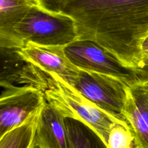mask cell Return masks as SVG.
Returning <instances> with one entry per match:
<instances>
[{"label":"cell","instance_id":"cell-13","mask_svg":"<svg viewBox=\"0 0 148 148\" xmlns=\"http://www.w3.org/2000/svg\"><path fill=\"white\" fill-rule=\"evenodd\" d=\"M70 148H107L98 133L85 123L66 118Z\"/></svg>","mask_w":148,"mask_h":148},{"label":"cell","instance_id":"cell-17","mask_svg":"<svg viewBox=\"0 0 148 148\" xmlns=\"http://www.w3.org/2000/svg\"><path fill=\"white\" fill-rule=\"evenodd\" d=\"M140 52H141V59L148 57V33L142 42Z\"/></svg>","mask_w":148,"mask_h":148},{"label":"cell","instance_id":"cell-14","mask_svg":"<svg viewBox=\"0 0 148 148\" xmlns=\"http://www.w3.org/2000/svg\"><path fill=\"white\" fill-rule=\"evenodd\" d=\"M107 148H135L131 129L119 123L113 125L106 143Z\"/></svg>","mask_w":148,"mask_h":148},{"label":"cell","instance_id":"cell-4","mask_svg":"<svg viewBox=\"0 0 148 148\" xmlns=\"http://www.w3.org/2000/svg\"><path fill=\"white\" fill-rule=\"evenodd\" d=\"M64 51L69 60L80 70L109 75L129 86L140 83L134 68L123 65L95 42L78 40L66 46Z\"/></svg>","mask_w":148,"mask_h":148},{"label":"cell","instance_id":"cell-12","mask_svg":"<svg viewBox=\"0 0 148 148\" xmlns=\"http://www.w3.org/2000/svg\"><path fill=\"white\" fill-rule=\"evenodd\" d=\"M43 107L0 137V148H37L36 133Z\"/></svg>","mask_w":148,"mask_h":148},{"label":"cell","instance_id":"cell-1","mask_svg":"<svg viewBox=\"0 0 148 148\" xmlns=\"http://www.w3.org/2000/svg\"><path fill=\"white\" fill-rule=\"evenodd\" d=\"M62 13L75 20L78 40L93 41L134 68L148 33V0H72Z\"/></svg>","mask_w":148,"mask_h":148},{"label":"cell","instance_id":"cell-3","mask_svg":"<svg viewBox=\"0 0 148 148\" xmlns=\"http://www.w3.org/2000/svg\"><path fill=\"white\" fill-rule=\"evenodd\" d=\"M25 45L27 42L43 46H66L78 41L75 20L64 13H51L33 7L17 28Z\"/></svg>","mask_w":148,"mask_h":148},{"label":"cell","instance_id":"cell-2","mask_svg":"<svg viewBox=\"0 0 148 148\" xmlns=\"http://www.w3.org/2000/svg\"><path fill=\"white\" fill-rule=\"evenodd\" d=\"M46 73L47 86L43 91L46 102L66 118L79 120L89 126L106 145L114 123H119L130 128L127 122L101 109L59 75L54 73Z\"/></svg>","mask_w":148,"mask_h":148},{"label":"cell","instance_id":"cell-10","mask_svg":"<svg viewBox=\"0 0 148 148\" xmlns=\"http://www.w3.org/2000/svg\"><path fill=\"white\" fill-rule=\"evenodd\" d=\"M36 143L37 148H70L66 118L48 102L41 110Z\"/></svg>","mask_w":148,"mask_h":148},{"label":"cell","instance_id":"cell-16","mask_svg":"<svg viewBox=\"0 0 148 148\" xmlns=\"http://www.w3.org/2000/svg\"><path fill=\"white\" fill-rule=\"evenodd\" d=\"M134 70L140 83L148 84V57L143 58Z\"/></svg>","mask_w":148,"mask_h":148},{"label":"cell","instance_id":"cell-8","mask_svg":"<svg viewBox=\"0 0 148 148\" xmlns=\"http://www.w3.org/2000/svg\"><path fill=\"white\" fill-rule=\"evenodd\" d=\"M64 46H43L27 42L18 53L27 62L46 73H54L69 83L81 72L66 57Z\"/></svg>","mask_w":148,"mask_h":148},{"label":"cell","instance_id":"cell-11","mask_svg":"<svg viewBox=\"0 0 148 148\" xmlns=\"http://www.w3.org/2000/svg\"><path fill=\"white\" fill-rule=\"evenodd\" d=\"M36 6L35 0H0V47L21 49L25 46L17 28Z\"/></svg>","mask_w":148,"mask_h":148},{"label":"cell","instance_id":"cell-7","mask_svg":"<svg viewBox=\"0 0 148 148\" xmlns=\"http://www.w3.org/2000/svg\"><path fill=\"white\" fill-rule=\"evenodd\" d=\"M0 86H32L44 91L48 75L33 64L25 60L16 48L0 47Z\"/></svg>","mask_w":148,"mask_h":148},{"label":"cell","instance_id":"cell-6","mask_svg":"<svg viewBox=\"0 0 148 148\" xmlns=\"http://www.w3.org/2000/svg\"><path fill=\"white\" fill-rule=\"evenodd\" d=\"M0 96V137L46 104L44 93L32 86L3 87Z\"/></svg>","mask_w":148,"mask_h":148},{"label":"cell","instance_id":"cell-15","mask_svg":"<svg viewBox=\"0 0 148 148\" xmlns=\"http://www.w3.org/2000/svg\"><path fill=\"white\" fill-rule=\"evenodd\" d=\"M40 8L51 13H62L66 4L72 0H35Z\"/></svg>","mask_w":148,"mask_h":148},{"label":"cell","instance_id":"cell-5","mask_svg":"<svg viewBox=\"0 0 148 148\" xmlns=\"http://www.w3.org/2000/svg\"><path fill=\"white\" fill-rule=\"evenodd\" d=\"M69 84L101 109L126 121L122 110L127 84L109 75L83 70Z\"/></svg>","mask_w":148,"mask_h":148},{"label":"cell","instance_id":"cell-9","mask_svg":"<svg viewBox=\"0 0 148 148\" xmlns=\"http://www.w3.org/2000/svg\"><path fill=\"white\" fill-rule=\"evenodd\" d=\"M122 115L134 135L135 148H148V84L127 86Z\"/></svg>","mask_w":148,"mask_h":148}]
</instances>
